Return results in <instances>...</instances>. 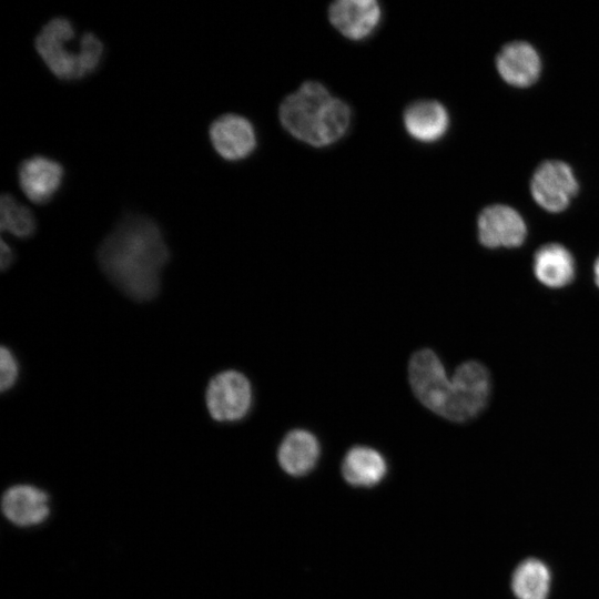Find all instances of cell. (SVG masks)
I'll return each instance as SVG.
<instances>
[{
  "label": "cell",
  "mask_w": 599,
  "mask_h": 599,
  "mask_svg": "<svg viewBox=\"0 0 599 599\" xmlns=\"http://www.w3.org/2000/svg\"><path fill=\"white\" fill-rule=\"evenodd\" d=\"M342 475L354 487L370 488L378 485L387 473L383 455L367 446H354L342 463Z\"/></svg>",
  "instance_id": "obj_16"
},
{
  "label": "cell",
  "mask_w": 599,
  "mask_h": 599,
  "mask_svg": "<svg viewBox=\"0 0 599 599\" xmlns=\"http://www.w3.org/2000/svg\"><path fill=\"white\" fill-rule=\"evenodd\" d=\"M593 275H595V283L599 287V256L596 258L593 264Z\"/></svg>",
  "instance_id": "obj_21"
},
{
  "label": "cell",
  "mask_w": 599,
  "mask_h": 599,
  "mask_svg": "<svg viewBox=\"0 0 599 599\" xmlns=\"http://www.w3.org/2000/svg\"><path fill=\"white\" fill-rule=\"evenodd\" d=\"M403 122L407 133L422 143L440 140L448 130L449 115L446 108L435 100H419L404 111Z\"/></svg>",
  "instance_id": "obj_13"
},
{
  "label": "cell",
  "mask_w": 599,
  "mask_h": 599,
  "mask_svg": "<svg viewBox=\"0 0 599 599\" xmlns=\"http://www.w3.org/2000/svg\"><path fill=\"white\" fill-rule=\"evenodd\" d=\"M63 179V166L44 155H33L23 160L18 169V182L22 192L31 202L40 205L53 199Z\"/></svg>",
  "instance_id": "obj_9"
},
{
  "label": "cell",
  "mask_w": 599,
  "mask_h": 599,
  "mask_svg": "<svg viewBox=\"0 0 599 599\" xmlns=\"http://www.w3.org/2000/svg\"><path fill=\"white\" fill-rule=\"evenodd\" d=\"M551 586V569L537 557L522 559L510 576V589L516 599H549Z\"/></svg>",
  "instance_id": "obj_17"
},
{
  "label": "cell",
  "mask_w": 599,
  "mask_h": 599,
  "mask_svg": "<svg viewBox=\"0 0 599 599\" xmlns=\"http://www.w3.org/2000/svg\"><path fill=\"white\" fill-rule=\"evenodd\" d=\"M530 191L534 200L546 211H564L578 192L572 169L564 161L547 160L535 170Z\"/></svg>",
  "instance_id": "obj_6"
},
{
  "label": "cell",
  "mask_w": 599,
  "mask_h": 599,
  "mask_svg": "<svg viewBox=\"0 0 599 599\" xmlns=\"http://www.w3.org/2000/svg\"><path fill=\"white\" fill-rule=\"evenodd\" d=\"M0 388L4 393L11 389L19 377V364L10 348L2 346L0 352Z\"/></svg>",
  "instance_id": "obj_19"
},
{
  "label": "cell",
  "mask_w": 599,
  "mask_h": 599,
  "mask_svg": "<svg viewBox=\"0 0 599 599\" xmlns=\"http://www.w3.org/2000/svg\"><path fill=\"white\" fill-rule=\"evenodd\" d=\"M331 23L349 40L359 41L370 35L382 19L375 0H339L328 8Z\"/></svg>",
  "instance_id": "obj_10"
},
{
  "label": "cell",
  "mask_w": 599,
  "mask_h": 599,
  "mask_svg": "<svg viewBox=\"0 0 599 599\" xmlns=\"http://www.w3.org/2000/svg\"><path fill=\"white\" fill-rule=\"evenodd\" d=\"M14 261V253L10 245L1 240V250H0V266L2 271L9 268Z\"/></svg>",
  "instance_id": "obj_20"
},
{
  "label": "cell",
  "mask_w": 599,
  "mask_h": 599,
  "mask_svg": "<svg viewBox=\"0 0 599 599\" xmlns=\"http://www.w3.org/2000/svg\"><path fill=\"white\" fill-rule=\"evenodd\" d=\"M500 77L509 84L528 87L540 75L541 60L528 42L512 41L505 44L496 58Z\"/></svg>",
  "instance_id": "obj_12"
},
{
  "label": "cell",
  "mask_w": 599,
  "mask_h": 599,
  "mask_svg": "<svg viewBox=\"0 0 599 599\" xmlns=\"http://www.w3.org/2000/svg\"><path fill=\"white\" fill-rule=\"evenodd\" d=\"M532 271L542 285L561 288L573 281L576 262L567 247L559 243H548L535 252Z\"/></svg>",
  "instance_id": "obj_15"
},
{
  "label": "cell",
  "mask_w": 599,
  "mask_h": 599,
  "mask_svg": "<svg viewBox=\"0 0 599 599\" xmlns=\"http://www.w3.org/2000/svg\"><path fill=\"white\" fill-rule=\"evenodd\" d=\"M205 403L211 417L220 423L244 418L252 405V386L248 378L237 370H224L209 383Z\"/></svg>",
  "instance_id": "obj_5"
},
{
  "label": "cell",
  "mask_w": 599,
  "mask_h": 599,
  "mask_svg": "<svg viewBox=\"0 0 599 599\" xmlns=\"http://www.w3.org/2000/svg\"><path fill=\"white\" fill-rule=\"evenodd\" d=\"M319 454V443L314 434L305 429H293L281 441L277 459L286 474L301 477L313 470Z\"/></svg>",
  "instance_id": "obj_14"
},
{
  "label": "cell",
  "mask_w": 599,
  "mask_h": 599,
  "mask_svg": "<svg viewBox=\"0 0 599 599\" xmlns=\"http://www.w3.org/2000/svg\"><path fill=\"white\" fill-rule=\"evenodd\" d=\"M413 393L429 410L454 423H464L479 415L488 404L491 379L479 362L460 364L449 380L434 351L415 352L408 363Z\"/></svg>",
  "instance_id": "obj_2"
},
{
  "label": "cell",
  "mask_w": 599,
  "mask_h": 599,
  "mask_svg": "<svg viewBox=\"0 0 599 599\" xmlns=\"http://www.w3.org/2000/svg\"><path fill=\"white\" fill-rule=\"evenodd\" d=\"M210 141L216 153L226 161L248 158L257 144L253 124L238 114H224L215 119L209 129Z\"/></svg>",
  "instance_id": "obj_8"
},
{
  "label": "cell",
  "mask_w": 599,
  "mask_h": 599,
  "mask_svg": "<svg viewBox=\"0 0 599 599\" xmlns=\"http://www.w3.org/2000/svg\"><path fill=\"white\" fill-rule=\"evenodd\" d=\"M169 258L159 225L141 214L123 216L98 250L99 264L108 278L138 302L158 295L161 272Z\"/></svg>",
  "instance_id": "obj_1"
},
{
  "label": "cell",
  "mask_w": 599,
  "mask_h": 599,
  "mask_svg": "<svg viewBox=\"0 0 599 599\" xmlns=\"http://www.w3.org/2000/svg\"><path fill=\"white\" fill-rule=\"evenodd\" d=\"M0 229L16 237L28 238L34 234L37 221L28 206L4 193L0 201Z\"/></svg>",
  "instance_id": "obj_18"
},
{
  "label": "cell",
  "mask_w": 599,
  "mask_h": 599,
  "mask_svg": "<svg viewBox=\"0 0 599 599\" xmlns=\"http://www.w3.org/2000/svg\"><path fill=\"white\" fill-rule=\"evenodd\" d=\"M478 240L488 248L518 247L527 235V225L514 207L505 204L486 206L477 220Z\"/></svg>",
  "instance_id": "obj_7"
},
{
  "label": "cell",
  "mask_w": 599,
  "mask_h": 599,
  "mask_svg": "<svg viewBox=\"0 0 599 599\" xmlns=\"http://www.w3.org/2000/svg\"><path fill=\"white\" fill-rule=\"evenodd\" d=\"M75 29L67 18H53L35 37L34 47L51 73L63 81L81 80L89 75L81 48L74 50Z\"/></svg>",
  "instance_id": "obj_4"
},
{
  "label": "cell",
  "mask_w": 599,
  "mask_h": 599,
  "mask_svg": "<svg viewBox=\"0 0 599 599\" xmlns=\"http://www.w3.org/2000/svg\"><path fill=\"white\" fill-rule=\"evenodd\" d=\"M282 126L295 139L314 148L328 146L347 132L352 112L317 81L304 82L281 103Z\"/></svg>",
  "instance_id": "obj_3"
},
{
  "label": "cell",
  "mask_w": 599,
  "mask_h": 599,
  "mask_svg": "<svg viewBox=\"0 0 599 599\" xmlns=\"http://www.w3.org/2000/svg\"><path fill=\"white\" fill-rule=\"evenodd\" d=\"M2 511L7 519L20 527L43 522L50 514L49 496L31 485H16L2 496Z\"/></svg>",
  "instance_id": "obj_11"
}]
</instances>
